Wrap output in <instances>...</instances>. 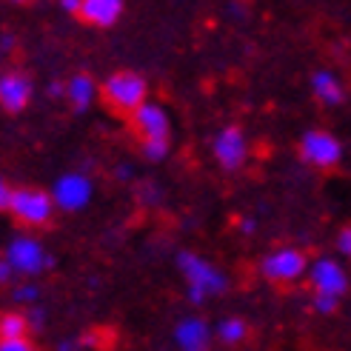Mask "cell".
Masks as SVG:
<instances>
[{"instance_id":"obj_1","label":"cell","mask_w":351,"mask_h":351,"mask_svg":"<svg viewBox=\"0 0 351 351\" xmlns=\"http://www.w3.org/2000/svg\"><path fill=\"white\" fill-rule=\"evenodd\" d=\"M178 269L186 277V286H189L186 294L195 306L206 303V297L226 291V274L195 252H180L178 254Z\"/></svg>"},{"instance_id":"obj_2","label":"cell","mask_w":351,"mask_h":351,"mask_svg":"<svg viewBox=\"0 0 351 351\" xmlns=\"http://www.w3.org/2000/svg\"><path fill=\"white\" fill-rule=\"evenodd\" d=\"M146 95H149V83L137 72H129V69L126 72H112L100 86L103 103L117 114H134L146 103Z\"/></svg>"},{"instance_id":"obj_3","label":"cell","mask_w":351,"mask_h":351,"mask_svg":"<svg viewBox=\"0 0 351 351\" xmlns=\"http://www.w3.org/2000/svg\"><path fill=\"white\" fill-rule=\"evenodd\" d=\"M55 200H51V191H40V189H14L12 195V206H9V215L26 226V229H40L51 220L55 215Z\"/></svg>"},{"instance_id":"obj_4","label":"cell","mask_w":351,"mask_h":351,"mask_svg":"<svg viewBox=\"0 0 351 351\" xmlns=\"http://www.w3.org/2000/svg\"><path fill=\"white\" fill-rule=\"evenodd\" d=\"M3 260L14 269V274H23V277H38L46 269H51V263H55V257L43 249L40 240L26 237V234L14 237L6 245V257Z\"/></svg>"},{"instance_id":"obj_5","label":"cell","mask_w":351,"mask_h":351,"mask_svg":"<svg viewBox=\"0 0 351 351\" xmlns=\"http://www.w3.org/2000/svg\"><path fill=\"white\" fill-rule=\"evenodd\" d=\"M311 263L306 260V254L294 245H280V249H271L260 263V274L269 280V283H294L303 274H308Z\"/></svg>"},{"instance_id":"obj_6","label":"cell","mask_w":351,"mask_h":351,"mask_svg":"<svg viewBox=\"0 0 351 351\" xmlns=\"http://www.w3.org/2000/svg\"><path fill=\"white\" fill-rule=\"evenodd\" d=\"M300 160L314 169H335L343 160V146L331 132L308 129L300 137Z\"/></svg>"},{"instance_id":"obj_7","label":"cell","mask_w":351,"mask_h":351,"mask_svg":"<svg viewBox=\"0 0 351 351\" xmlns=\"http://www.w3.org/2000/svg\"><path fill=\"white\" fill-rule=\"evenodd\" d=\"M51 200L60 212H80L92 200V180L80 171H66L51 186Z\"/></svg>"},{"instance_id":"obj_8","label":"cell","mask_w":351,"mask_h":351,"mask_svg":"<svg viewBox=\"0 0 351 351\" xmlns=\"http://www.w3.org/2000/svg\"><path fill=\"white\" fill-rule=\"evenodd\" d=\"M308 286L314 294H326V297H340L348 291V274L335 257H317L308 266Z\"/></svg>"},{"instance_id":"obj_9","label":"cell","mask_w":351,"mask_h":351,"mask_svg":"<svg viewBox=\"0 0 351 351\" xmlns=\"http://www.w3.org/2000/svg\"><path fill=\"white\" fill-rule=\"evenodd\" d=\"M212 154L223 171L243 169L245 157H249V143H245L243 129L240 126H223L212 140Z\"/></svg>"},{"instance_id":"obj_10","label":"cell","mask_w":351,"mask_h":351,"mask_svg":"<svg viewBox=\"0 0 351 351\" xmlns=\"http://www.w3.org/2000/svg\"><path fill=\"white\" fill-rule=\"evenodd\" d=\"M132 126L140 137V143H149V140H169L171 134V123L169 114L160 103L146 100L134 114H132Z\"/></svg>"},{"instance_id":"obj_11","label":"cell","mask_w":351,"mask_h":351,"mask_svg":"<svg viewBox=\"0 0 351 351\" xmlns=\"http://www.w3.org/2000/svg\"><path fill=\"white\" fill-rule=\"evenodd\" d=\"M32 100V80L23 72H3L0 77V109L6 114H21Z\"/></svg>"},{"instance_id":"obj_12","label":"cell","mask_w":351,"mask_h":351,"mask_svg":"<svg viewBox=\"0 0 351 351\" xmlns=\"http://www.w3.org/2000/svg\"><path fill=\"white\" fill-rule=\"evenodd\" d=\"M174 343L180 351H206L212 343V328L200 317H183L174 326Z\"/></svg>"},{"instance_id":"obj_13","label":"cell","mask_w":351,"mask_h":351,"mask_svg":"<svg viewBox=\"0 0 351 351\" xmlns=\"http://www.w3.org/2000/svg\"><path fill=\"white\" fill-rule=\"evenodd\" d=\"M120 14H123V0H83L80 21H86L89 26L109 29L120 21Z\"/></svg>"},{"instance_id":"obj_14","label":"cell","mask_w":351,"mask_h":351,"mask_svg":"<svg viewBox=\"0 0 351 351\" xmlns=\"http://www.w3.org/2000/svg\"><path fill=\"white\" fill-rule=\"evenodd\" d=\"M97 83L95 77H89L86 72L80 75H72L66 80V100H69V106H72L75 112H86L92 106V103L97 100Z\"/></svg>"},{"instance_id":"obj_15","label":"cell","mask_w":351,"mask_h":351,"mask_svg":"<svg viewBox=\"0 0 351 351\" xmlns=\"http://www.w3.org/2000/svg\"><path fill=\"white\" fill-rule=\"evenodd\" d=\"M311 92L323 106H340L343 103V83L337 80L335 72H328V69H317V72L311 75Z\"/></svg>"},{"instance_id":"obj_16","label":"cell","mask_w":351,"mask_h":351,"mask_svg":"<svg viewBox=\"0 0 351 351\" xmlns=\"http://www.w3.org/2000/svg\"><path fill=\"white\" fill-rule=\"evenodd\" d=\"M29 317L21 311H6L0 317V340H26L29 337Z\"/></svg>"},{"instance_id":"obj_17","label":"cell","mask_w":351,"mask_h":351,"mask_svg":"<svg viewBox=\"0 0 351 351\" xmlns=\"http://www.w3.org/2000/svg\"><path fill=\"white\" fill-rule=\"evenodd\" d=\"M245 337H249V328H245V323L240 317H226L217 323V340L223 346H237Z\"/></svg>"},{"instance_id":"obj_18","label":"cell","mask_w":351,"mask_h":351,"mask_svg":"<svg viewBox=\"0 0 351 351\" xmlns=\"http://www.w3.org/2000/svg\"><path fill=\"white\" fill-rule=\"evenodd\" d=\"M169 149H171L169 140H149V143H140V152H143V157H146V160H152V163L166 160Z\"/></svg>"},{"instance_id":"obj_19","label":"cell","mask_w":351,"mask_h":351,"mask_svg":"<svg viewBox=\"0 0 351 351\" xmlns=\"http://www.w3.org/2000/svg\"><path fill=\"white\" fill-rule=\"evenodd\" d=\"M38 286H32V283H23V286H14L12 289V300L14 303H34L38 300Z\"/></svg>"},{"instance_id":"obj_20","label":"cell","mask_w":351,"mask_h":351,"mask_svg":"<svg viewBox=\"0 0 351 351\" xmlns=\"http://www.w3.org/2000/svg\"><path fill=\"white\" fill-rule=\"evenodd\" d=\"M337 297H326V294H314V311L317 314H335L337 311Z\"/></svg>"},{"instance_id":"obj_21","label":"cell","mask_w":351,"mask_h":351,"mask_svg":"<svg viewBox=\"0 0 351 351\" xmlns=\"http://www.w3.org/2000/svg\"><path fill=\"white\" fill-rule=\"evenodd\" d=\"M335 243H337V252H340L343 257H351V226H343Z\"/></svg>"},{"instance_id":"obj_22","label":"cell","mask_w":351,"mask_h":351,"mask_svg":"<svg viewBox=\"0 0 351 351\" xmlns=\"http://www.w3.org/2000/svg\"><path fill=\"white\" fill-rule=\"evenodd\" d=\"M0 351H38L32 346V340H0Z\"/></svg>"},{"instance_id":"obj_23","label":"cell","mask_w":351,"mask_h":351,"mask_svg":"<svg viewBox=\"0 0 351 351\" xmlns=\"http://www.w3.org/2000/svg\"><path fill=\"white\" fill-rule=\"evenodd\" d=\"M100 340H103V337L97 335V331H83V335L77 337V346H80V348H97Z\"/></svg>"},{"instance_id":"obj_24","label":"cell","mask_w":351,"mask_h":351,"mask_svg":"<svg viewBox=\"0 0 351 351\" xmlns=\"http://www.w3.org/2000/svg\"><path fill=\"white\" fill-rule=\"evenodd\" d=\"M12 195H14V189H9V183H0V208H3V212H9Z\"/></svg>"},{"instance_id":"obj_25","label":"cell","mask_w":351,"mask_h":351,"mask_svg":"<svg viewBox=\"0 0 351 351\" xmlns=\"http://www.w3.org/2000/svg\"><path fill=\"white\" fill-rule=\"evenodd\" d=\"M26 317H29V326H32V328H38V331H40L43 323H46V317H43V311H40V308H32Z\"/></svg>"},{"instance_id":"obj_26","label":"cell","mask_w":351,"mask_h":351,"mask_svg":"<svg viewBox=\"0 0 351 351\" xmlns=\"http://www.w3.org/2000/svg\"><path fill=\"white\" fill-rule=\"evenodd\" d=\"M60 9H63V12H69V14H77V17H80L83 0H60Z\"/></svg>"},{"instance_id":"obj_27","label":"cell","mask_w":351,"mask_h":351,"mask_svg":"<svg viewBox=\"0 0 351 351\" xmlns=\"http://www.w3.org/2000/svg\"><path fill=\"white\" fill-rule=\"evenodd\" d=\"M237 229H240V234H254L257 223H254L252 217H240V220H237Z\"/></svg>"},{"instance_id":"obj_28","label":"cell","mask_w":351,"mask_h":351,"mask_svg":"<svg viewBox=\"0 0 351 351\" xmlns=\"http://www.w3.org/2000/svg\"><path fill=\"white\" fill-rule=\"evenodd\" d=\"M49 97H63L66 100V83H49Z\"/></svg>"},{"instance_id":"obj_29","label":"cell","mask_w":351,"mask_h":351,"mask_svg":"<svg viewBox=\"0 0 351 351\" xmlns=\"http://www.w3.org/2000/svg\"><path fill=\"white\" fill-rule=\"evenodd\" d=\"M12 274H14V269L3 260V263H0V283H9V277H12Z\"/></svg>"},{"instance_id":"obj_30","label":"cell","mask_w":351,"mask_h":351,"mask_svg":"<svg viewBox=\"0 0 351 351\" xmlns=\"http://www.w3.org/2000/svg\"><path fill=\"white\" fill-rule=\"evenodd\" d=\"M80 346H77V340H63L60 346H58V351H77Z\"/></svg>"},{"instance_id":"obj_31","label":"cell","mask_w":351,"mask_h":351,"mask_svg":"<svg viewBox=\"0 0 351 351\" xmlns=\"http://www.w3.org/2000/svg\"><path fill=\"white\" fill-rule=\"evenodd\" d=\"M117 174H120V178H132V169H129V166H120Z\"/></svg>"},{"instance_id":"obj_32","label":"cell","mask_w":351,"mask_h":351,"mask_svg":"<svg viewBox=\"0 0 351 351\" xmlns=\"http://www.w3.org/2000/svg\"><path fill=\"white\" fill-rule=\"evenodd\" d=\"M12 3H29V0H12Z\"/></svg>"}]
</instances>
